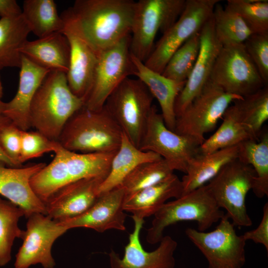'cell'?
Wrapping results in <instances>:
<instances>
[{"label":"cell","instance_id":"cell-32","mask_svg":"<svg viewBox=\"0 0 268 268\" xmlns=\"http://www.w3.org/2000/svg\"><path fill=\"white\" fill-rule=\"evenodd\" d=\"M54 153L51 162L37 172L30 181L33 192L44 203L57 191L69 184L61 145Z\"/></svg>","mask_w":268,"mask_h":268},{"label":"cell","instance_id":"cell-1","mask_svg":"<svg viewBox=\"0 0 268 268\" xmlns=\"http://www.w3.org/2000/svg\"><path fill=\"white\" fill-rule=\"evenodd\" d=\"M135 3L132 0H76L61 16L65 26L98 55L131 35Z\"/></svg>","mask_w":268,"mask_h":268},{"label":"cell","instance_id":"cell-44","mask_svg":"<svg viewBox=\"0 0 268 268\" xmlns=\"http://www.w3.org/2000/svg\"><path fill=\"white\" fill-rule=\"evenodd\" d=\"M0 161L4 163L7 166L16 167L13 162L8 157L0 146Z\"/></svg>","mask_w":268,"mask_h":268},{"label":"cell","instance_id":"cell-6","mask_svg":"<svg viewBox=\"0 0 268 268\" xmlns=\"http://www.w3.org/2000/svg\"><path fill=\"white\" fill-rule=\"evenodd\" d=\"M253 168L237 158L225 164L206 185L220 208L234 226L249 227L252 220L246 204L248 192L252 189L256 177Z\"/></svg>","mask_w":268,"mask_h":268},{"label":"cell","instance_id":"cell-46","mask_svg":"<svg viewBox=\"0 0 268 268\" xmlns=\"http://www.w3.org/2000/svg\"><path fill=\"white\" fill-rule=\"evenodd\" d=\"M5 102L0 100V114H3V112L5 107Z\"/></svg>","mask_w":268,"mask_h":268},{"label":"cell","instance_id":"cell-29","mask_svg":"<svg viewBox=\"0 0 268 268\" xmlns=\"http://www.w3.org/2000/svg\"><path fill=\"white\" fill-rule=\"evenodd\" d=\"M237 159L250 165L256 173L252 189L259 198L268 196V132L263 130L259 140L249 139L240 143Z\"/></svg>","mask_w":268,"mask_h":268},{"label":"cell","instance_id":"cell-14","mask_svg":"<svg viewBox=\"0 0 268 268\" xmlns=\"http://www.w3.org/2000/svg\"><path fill=\"white\" fill-rule=\"evenodd\" d=\"M23 243L16 255L15 268H29L40 264L43 268L56 265L52 255L55 241L68 229L61 222L41 213H34L27 218Z\"/></svg>","mask_w":268,"mask_h":268},{"label":"cell","instance_id":"cell-19","mask_svg":"<svg viewBox=\"0 0 268 268\" xmlns=\"http://www.w3.org/2000/svg\"><path fill=\"white\" fill-rule=\"evenodd\" d=\"M45 165L44 163H38L12 167L0 161V195L22 208L26 218L34 213L46 215L45 203L30 184L31 178Z\"/></svg>","mask_w":268,"mask_h":268},{"label":"cell","instance_id":"cell-26","mask_svg":"<svg viewBox=\"0 0 268 268\" xmlns=\"http://www.w3.org/2000/svg\"><path fill=\"white\" fill-rule=\"evenodd\" d=\"M161 158L157 153L140 149L123 133L120 146L112 159L109 174L99 186V195L119 187L124 178L140 164Z\"/></svg>","mask_w":268,"mask_h":268},{"label":"cell","instance_id":"cell-41","mask_svg":"<svg viewBox=\"0 0 268 268\" xmlns=\"http://www.w3.org/2000/svg\"><path fill=\"white\" fill-rule=\"evenodd\" d=\"M21 131L11 123L0 134V146L16 167L21 165L20 162Z\"/></svg>","mask_w":268,"mask_h":268},{"label":"cell","instance_id":"cell-24","mask_svg":"<svg viewBox=\"0 0 268 268\" xmlns=\"http://www.w3.org/2000/svg\"><path fill=\"white\" fill-rule=\"evenodd\" d=\"M182 194L181 181L173 174L159 183L125 196L123 208L131 213L132 217L144 219L154 215L169 199L179 198Z\"/></svg>","mask_w":268,"mask_h":268},{"label":"cell","instance_id":"cell-35","mask_svg":"<svg viewBox=\"0 0 268 268\" xmlns=\"http://www.w3.org/2000/svg\"><path fill=\"white\" fill-rule=\"evenodd\" d=\"M174 171L163 158L140 164L123 180L119 187L125 196L134 194L171 176Z\"/></svg>","mask_w":268,"mask_h":268},{"label":"cell","instance_id":"cell-11","mask_svg":"<svg viewBox=\"0 0 268 268\" xmlns=\"http://www.w3.org/2000/svg\"><path fill=\"white\" fill-rule=\"evenodd\" d=\"M242 98L225 92L209 80L200 94L176 118L174 132L204 141V134L213 130L231 104Z\"/></svg>","mask_w":268,"mask_h":268},{"label":"cell","instance_id":"cell-47","mask_svg":"<svg viewBox=\"0 0 268 268\" xmlns=\"http://www.w3.org/2000/svg\"><path fill=\"white\" fill-rule=\"evenodd\" d=\"M2 96H3V87H2V85L1 81L0 79V100H1Z\"/></svg>","mask_w":268,"mask_h":268},{"label":"cell","instance_id":"cell-15","mask_svg":"<svg viewBox=\"0 0 268 268\" xmlns=\"http://www.w3.org/2000/svg\"><path fill=\"white\" fill-rule=\"evenodd\" d=\"M134 226L125 247L123 258L111 250L109 254L111 268H174V252L177 242L170 236H163L158 247L152 252L146 251L140 241V232L144 219L132 217Z\"/></svg>","mask_w":268,"mask_h":268},{"label":"cell","instance_id":"cell-42","mask_svg":"<svg viewBox=\"0 0 268 268\" xmlns=\"http://www.w3.org/2000/svg\"><path fill=\"white\" fill-rule=\"evenodd\" d=\"M246 241L252 240L262 244L268 251V202L263 208V216L259 226L255 229L246 232L242 235Z\"/></svg>","mask_w":268,"mask_h":268},{"label":"cell","instance_id":"cell-34","mask_svg":"<svg viewBox=\"0 0 268 268\" xmlns=\"http://www.w3.org/2000/svg\"><path fill=\"white\" fill-rule=\"evenodd\" d=\"M23 210L12 202L0 198V267L11 259V250L16 238L22 239L24 230L18 226Z\"/></svg>","mask_w":268,"mask_h":268},{"label":"cell","instance_id":"cell-21","mask_svg":"<svg viewBox=\"0 0 268 268\" xmlns=\"http://www.w3.org/2000/svg\"><path fill=\"white\" fill-rule=\"evenodd\" d=\"M18 87L14 97L5 103L3 115L22 131L31 128L29 110L32 101L41 83L50 71L22 55Z\"/></svg>","mask_w":268,"mask_h":268},{"label":"cell","instance_id":"cell-33","mask_svg":"<svg viewBox=\"0 0 268 268\" xmlns=\"http://www.w3.org/2000/svg\"><path fill=\"white\" fill-rule=\"evenodd\" d=\"M212 18L216 37L222 46L243 44L253 34L238 14L218 3Z\"/></svg>","mask_w":268,"mask_h":268},{"label":"cell","instance_id":"cell-16","mask_svg":"<svg viewBox=\"0 0 268 268\" xmlns=\"http://www.w3.org/2000/svg\"><path fill=\"white\" fill-rule=\"evenodd\" d=\"M200 48L192 71L175 103L176 118L199 95L208 81L217 57L222 47L217 39L212 16L200 32Z\"/></svg>","mask_w":268,"mask_h":268},{"label":"cell","instance_id":"cell-40","mask_svg":"<svg viewBox=\"0 0 268 268\" xmlns=\"http://www.w3.org/2000/svg\"><path fill=\"white\" fill-rule=\"evenodd\" d=\"M243 44L261 77L268 85V34L253 33Z\"/></svg>","mask_w":268,"mask_h":268},{"label":"cell","instance_id":"cell-30","mask_svg":"<svg viewBox=\"0 0 268 268\" xmlns=\"http://www.w3.org/2000/svg\"><path fill=\"white\" fill-rule=\"evenodd\" d=\"M22 14L31 32L38 38L64 30V22L53 0H25Z\"/></svg>","mask_w":268,"mask_h":268},{"label":"cell","instance_id":"cell-36","mask_svg":"<svg viewBox=\"0 0 268 268\" xmlns=\"http://www.w3.org/2000/svg\"><path fill=\"white\" fill-rule=\"evenodd\" d=\"M200 48L199 32L192 36L172 55L162 75L177 81L186 82L194 67Z\"/></svg>","mask_w":268,"mask_h":268},{"label":"cell","instance_id":"cell-27","mask_svg":"<svg viewBox=\"0 0 268 268\" xmlns=\"http://www.w3.org/2000/svg\"><path fill=\"white\" fill-rule=\"evenodd\" d=\"M222 118L219 128L201 145L200 153H209L238 145L247 140H259L243 122L236 101L227 108Z\"/></svg>","mask_w":268,"mask_h":268},{"label":"cell","instance_id":"cell-23","mask_svg":"<svg viewBox=\"0 0 268 268\" xmlns=\"http://www.w3.org/2000/svg\"><path fill=\"white\" fill-rule=\"evenodd\" d=\"M70 46L66 36L54 33L33 41L28 40L20 49L22 55L50 71L67 73L69 64Z\"/></svg>","mask_w":268,"mask_h":268},{"label":"cell","instance_id":"cell-25","mask_svg":"<svg viewBox=\"0 0 268 268\" xmlns=\"http://www.w3.org/2000/svg\"><path fill=\"white\" fill-rule=\"evenodd\" d=\"M238 146L225 148L209 153H199L189 161L181 180L183 194L205 185L228 163L238 157Z\"/></svg>","mask_w":268,"mask_h":268},{"label":"cell","instance_id":"cell-13","mask_svg":"<svg viewBox=\"0 0 268 268\" xmlns=\"http://www.w3.org/2000/svg\"><path fill=\"white\" fill-rule=\"evenodd\" d=\"M131 35L111 47L99 53L92 87L84 107L99 110L118 85L134 75L130 51Z\"/></svg>","mask_w":268,"mask_h":268},{"label":"cell","instance_id":"cell-17","mask_svg":"<svg viewBox=\"0 0 268 268\" xmlns=\"http://www.w3.org/2000/svg\"><path fill=\"white\" fill-rule=\"evenodd\" d=\"M125 194L118 187L99 195L95 202L82 214L61 222L68 230L85 227L103 233L115 229L125 231L127 214L123 208Z\"/></svg>","mask_w":268,"mask_h":268},{"label":"cell","instance_id":"cell-39","mask_svg":"<svg viewBox=\"0 0 268 268\" xmlns=\"http://www.w3.org/2000/svg\"><path fill=\"white\" fill-rule=\"evenodd\" d=\"M60 144L37 131H21L20 164L42 156L49 152H55Z\"/></svg>","mask_w":268,"mask_h":268},{"label":"cell","instance_id":"cell-22","mask_svg":"<svg viewBox=\"0 0 268 268\" xmlns=\"http://www.w3.org/2000/svg\"><path fill=\"white\" fill-rule=\"evenodd\" d=\"M131 58L134 68V75L145 84L153 98L156 99L166 126L174 131L176 121L175 101L186 82L166 77L148 68L144 62L132 54Z\"/></svg>","mask_w":268,"mask_h":268},{"label":"cell","instance_id":"cell-38","mask_svg":"<svg viewBox=\"0 0 268 268\" xmlns=\"http://www.w3.org/2000/svg\"><path fill=\"white\" fill-rule=\"evenodd\" d=\"M238 14L253 33L268 34V1L228 0L225 5Z\"/></svg>","mask_w":268,"mask_h":268},{"label":"cell","instance_id":"cell-37","mask_svg":"<svg viewBox=\"0 0 268 268\" xmlns=\"http://www.w3.org/2000/svg\"><path fill=\"white\" fill-rule=\"evenodd\" d=\"M236 102L243 122L259 139L263 125L268 119V85Z\"/></svg>","mask_w":268,"mask_h":268},{"label":"cell","instance_id":"cell-12","mask_svg":"<svg viewBox=\"0 0 268 268\" xmlns=\"http://www.w3.org/2000/svg\"><path fill=\"white\" fill-rule=\"evenodd\" d=\"M226 214L216 228L202 232L188 228L186 235L200 250L208 263V268H242L246 262V241L237 234Z\"/></svg>","mask_w":268,"mask_h":268},{"label":"cell","instance_id":"cell-3","mask_svg":"<svg viewBox=\"0 0 268 268\" xmlns=\"http://www.w3.org/2000/svg\"><path fill=\"white\" fill-rule=\"evenodd\" d=\"M123 132L104 106L99 110L82 107L66 124L58 142L73 152L115 153Z\"/></svg>","mask_w":268,"mask_h":268},{"label":"cell","instance_id":"cell-31","mask_svg":"<svg viewBox=\"0 0 268 268\" xmlns=\"http://www.w3.org/2000/svg\"><path fill=\"white\" fill-rule=\"evenodd\" d=\"M69 183L87 178L105 179L109 174L115 153H82L62 147Z\"/></svg>","mask_w":268,"mask_h":268},{"label":"cell","instance_id":"cell-28","mask_svg":"<svg viewBox=\"0 0 268 268\" xmlns=\"http://www.w3.org/2000/svg\"><path fill=\"white\" fill-rule=\"evenodd\" d=\"M30 29L22 13L0 18V70L20 67V49L27 40Z\"/></svg>","mask_w":268,"mask_h":268},{"label":"cell","instance_id":"cell-20","mask_svg":"<svg viewBox=\"0 0 268 268\" xmlns=\"http://www.w3.org/2000/svg\"><path fill=\"white\" fill-rule=\"evenodd\" d=\"M70 46L69 68L67 73L72 92L85 101L90 92L98 55L76 33L64 26L62 32Z\"/></svg>","mask_w":268,"mask_h":268},{"label":"cell","instance_id":"cell-9","mask_svg":"<svg viewBox=\"0 0 268 268\" xmlns=\"http://www.w3.org/2000/svg\"><path fill=\"white\" fill-rule=\"evenodd\" d=\"M209 80L225 92L242 97L268 85L243 43L222 47Z\"/></svg>","mask_w":268,"mask_h":268},{"label":"cell","instance_id":"cell-4","mask_svg":"<svg viewBox=\"0 0 268 268\" xmlns=\"http://www.w3.org/2000/svg\"><path fill=\"white\" fill-rule=\"evenodd\" d=\"M224 215L205 185L163 204L153 215L146 239L151 244L159 243L166 227L183 221H195L198 230L205 232Z\"/></svg>","mask_w":268,"mask_h":268},{"label":"cell","instance_id":"cell-43","mask_svg":"<svg viewBox=\"0 0 268 268\" xmlns=\"http://www.w3.org/2000/svg\"><path fill=\"white\" fill-rule=\"evenodd\" d=\"M21 13L22 10L15 0H0L1 17L16 16Z\"/></svg>","mask_w":268,"mask_h":268},{"label":"cell","instance_id":"cell-18","mask_svg":"<svg viewBox=\"0 0 268 268\" xmlns=\"http://www.w3.org/2000/svg\"><path fill=\"white\" fill-rule=\"evenodd\" d=\"M104 180L99 178L83 179L64 186L45 203L46 215L62 221L82 214L98 198V189Z\"/></svg>","mask_w":268,"mask_h":268},{"label":"cell","instance_id":"cell-8","mask_svg":"<svg viewBox=\"0 0 268 268\" xmlns=\"http://www.w3.org/2000/svg\"><path fill=\"white\" fill-rule=\"evenodd\" d=\"M219 0H186L183 11L175 23L163 33L154 47L145 65L163 72L172 55L188 39L201 30L211 18Z\"/></svg>","mask_w":268,"mask_h":268},{"label":"cell","instance_id":"cell-7","mask_svg":"<svg viewBox=\"0 0 268 268\" xmlns=\"http://www.w3.org/2000/svg\"><path fill=\"white\" fill-rule=\"evenodd\" d=\"M186 0H139L136 1L131 33L132 54L144 62L154 48L157 33H164L177 20Z\"/></svg>","mask_w":268,"mask_h":268},{"label":"cell","instance_id":"cell-10","mask_svg":"<svg viewBox=\"0 0 268 268\" xmlns=\"http://www.w3.org/2000/svg\"><path fill=\"white\" fill-rule=\"evenodd\" d=\"M203 142L169 130L161 113L153 105L139 148L158 154L172 170L185 173L190 160L200 153V147Z\"/></svg>","mask_w":268,"mask_h":268},{"label":"cell","instance_id":"cell-5","mask_svg":"<svg viewBox=\"0 0 268 268\" xmlns=\"http://www.w3.org/2000/svg\"><path fill=\"white\" fill-rule=\"evenodd\" d=\"M153 97L139 79H124L104 106L128 139L139 148L153 107Z\"/></svg>","mask_w":268,"mask_h":268},{"label":"cell","instance_id":"cell-2","mask_svg":"<svg viewBox=\"0 0 268 268\" xmlns=\"http://www.w3.org/2000/svg\"><path fill=\"white\" fill-rule=\"evenodd\" d=\"M84 105L67 83V74L50 71L38 88L29 110L31 127L58 141L69 118Z\"/></svg>","mask_w":268,"mask_h":268},{"label":"cell","instance_id":"cell-45","mask_svg":"<svg viewBox=\"0 0 268 268\" xmlns=\"http://www.w3.org/2000/svg\"><path fill=\"white\" fill-rule=\"evenodd\" d=\"M12 123L11 120L3 114H0V134L2 130Z\"/></svg>","mask_w":268,"mask_h":268}]
</instances>
